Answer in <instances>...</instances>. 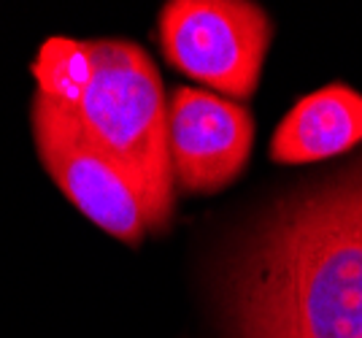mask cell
<instances>
[{"instance_id":"cell-1","label":"cell","mask_w":362,"mask_h":338,"mask_svg":"<svg viewBox=\"0 0 362 338\" xmlns=\"http://www.w3.org/2000/svg\"><path fill=\"white\" fill-rule=\"evenodd\" d=\"M233 338H362V163L279 200L227 279Z\"/></svg>"},{"instance_id":"cell-2","label":"cell","mask_w":362,"mask_h":338,"mask_svg":"<svg viewBox=\"0 0 362 338\" xmlns=\"http://www.w3.org/2000/svg\"><path fill=\"white\" fill-rule=\"evenodd\" d=\"M38 93L62 108L78 133L136 185L149 231L173 216L168 103L151 57L133 41L54 35L33 62Z\"/></svg>"},{"instance_id":"cell-3","label":"cell","mask_w":362,"mask_h":338,"mask_svg":"<svg viewBox=\"0 0 362 338\" xmlns=\"http://www.w3.org/2000/svg\"><path fill=\"white\" fill-rule=\"evenodd\" d=\"M271 38L268 14L246 0H170L160 11L165 60L235 100L257 93Z\"/></svg>"},{"instance_id":"cell-4","label":"cell","mask_w":362,"mask_h":338,"mask_svg":"<svg viewBox=\"0 0 362 338\" xmlns=\"http://www.w3.org/2000/svg\"><path fill=\"white\" fill-rule=\"evenodd\" d=\"M33 136L49 176L92 225L127 246L144 241L149 225L136 185L78 133L62 108L41 93L33 98Z\"/></svg>"},{"instance_id":"cell-5","label":"cell","mask_w":362,"mask_h":338,"mask_svg":"<svg viewBox=\"0 0 362 338\" xmlns=\"http://www.w3.org/2000/svg\"><path fill=\"white\" fill-rule=\"evenodd\" d=\"M255 120L219 95L179 87L168 103V154L184 192H219L249 163Z\"/></svg>"},{"instance_id":"cell-6","label":"cell","mask_w":362,"mask_h":338,"mask_svg":"<svg viewBox=\"0 0 362 338\" xmlns=\"http://www.w3.org/2000/svg\"><path fill=\"white\" fill-rule=\"evenodd\" d=\"M362 141V95L346 84H327L289 108L276 127L271 157L281 165L319 163Z\"/></svg>"}]
</instances>
